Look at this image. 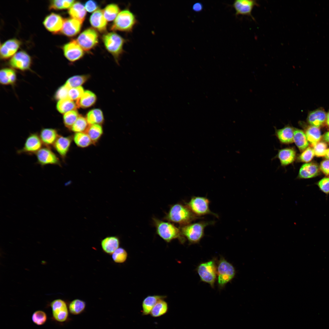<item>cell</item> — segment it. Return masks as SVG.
<instances>
[{
  "label": "cell",
  "instance_id": "obj_18",
  "mask_svg": "<svg viewBox=\"0 0 329 329\" xmlns=\"http://www.w3.org/2000/svg\"><path fill=\"white\" fill-rule=\"evenodd\" d=\"M82 23L77 19L70 18L64 20L61 30L62 33L68 37H72L80 32Z\"/></svg>",
  "mask_w": 329,
  "mask_h": 329
},
{
  "label": "cell",
  "instance_id": "obj_35",
  "mask_svg": "<svg viewBox=\"0 0 329 329\" xmlns=\"http://www.w3.org/2000/svg\"><path fill=\"white\" fill-rule=\"evenodd\" d=\"M85 133L88 135L92 143H95L101 136L103 130L100 124H93L89 125Z\"/></svg>",
  "mask_w": 329,
  "mask_h": 329
},
{
  "label": "cell",
  "instance_id": "obj_22",
  "mask_svg": "<svg viewBox=\"0 0 329 329\" xmlns=\"http://www.w3.org/2000/svg\"><path fill=\"white\" fill-rule=\"evenodd\" d=\"M319 168L314 163L310 162L303 164L299 170L298 178L306 179L315 177L319 174Z\"/></svg>",
  "mask_w": 329,
  "mask_h": 329
},
{
  "label": "cell",
  "instance_id": "obj_50",
  "mask_svg": "<svg viewBox=\"0 0 329 329\" xmlns=\"http://www.w3.org/2000/svg\"><path fill=\"white\" fill-rule=\"evenodd\" d=\"M98 8V5L96 2L93 0H89L85 4V8L86 10L89 12H92L95 11Z\"/></svg>",
  "mask_w": 329,
  "mask_h": 329
},
{
  "label": "cell",
  "instance_id": "obj_8",
  "mask_svg": "<svg viewBox=\"0 0 329 329\" xmlns=\"http://www.w3.org/2000/svg\"><path fill=\"white\" fill-rule=\"evenodd\" d=\"M210 201L206 197L193 196L186 205L196 216L199 217L206 215H211L217 218L218 215L211 211L209 208Z\"/></svg>",
  "mask_w": 329,
  "mask_h": 329
},
{
  "label": "cell",
  "instance_id": "obj_15",
  "mask_svg": "<svg viewBox=\"0 0 329 329\" xmlns=\"http://www.w3.org/2000/svg\"><path fill=\"white\" fill-rule=\"evenodd\" d=\"M258 5L256 0H236L233 3L232 6L235 10L236 16H250L253 20H255L252 12L253 8Z\"/></svg>",
  "mask_w": 329,
  "mask_h": 329
},
{
  "label": "cell",
  "instance_id": "obj_39",
  "mask_svg": "<svg viewBox=\"0 0 329 329\" xmlns=\"http://www.w3.org/2000/svg\"><path fill=\"white\" fill-rule=\"evenodd\" d=\"M72 0H54L50 1L49 6L50 10H62L70 8L75 3Z\"/></svg>",
  "mask_w": 329,
  "mask_h": 329
},
{
  "label": "cell",
  "instance_id": "obj_56",
  "mask_svg": "<svg viewBox=\"0 0 329 329\" xmlns=\"http://www.w3.org/2000/svg\"><path fill=\"white\" fill-rule=\"evenodd\" d=\"M324 157L327 159L329 160V148H328L326 150L325 152Z\"/></svg>",
  "mask_w": 329,
  "mask_h": 329
},
{
  "label": "cell",
  "instance_id": "obj_9",
  "mask_svg": "<svg viewBox=\"0 0 329 329\" xmlns=\"http://www.w3.org/2000/svg\"><path fill=\"white\" fill-rule=\"evenodd\" d=\"M84 51H88L94 47L98 41V35L94 29L88 28L82 32L76 40Z\"/></svg>",
  "mask_w": 329,
  "mask_h": 329
},
{
  "label": "cell",
  "instance_id": "obj_48",
  "mask_svg": "<svg viewBox=\"0 0 329 329\" xmlns=\"http://www.w3.org/2000/svg\"><path fill=\"white\" fill-rule=\"evenodd\" d=\"M69 88L65 84L60 87L57 90L55 97L56 99L58 100L65 99L68 98V94Z\"/></svg>",
  "mask_w": 329,
  "mask_h": 329
},
{
  "label": "cell",
  "instance_id": "obj_47",
  "mask_svg": "<svg viewBox=\"0 0 329 329\" xmlns=\"http://www.w3.org/2000/svg\"><path fill=\"white\" fill-rule=\"evenodd\" d=\"M327 144L324 142H319L313 147L315 155L317 157L324 156L327 149Z\"/></svg>",
  "mask_w": 329,
  "mask_h": 329
},
{
  "label": "cell",
  "instance_id": "obj_34",
  "mask_svg": "<svg viewBox=\"0 0 329 329\" xmlns=\"http://www.w3.org/2000/svg\"><path fill=\"white\" fill-rule=\"evenodd\" d=\"M86 304L84 301L76 299L71 301L68 305L69 313L73 315H80L83 313L86 309Z\"/></svg>",
  "mask_w": 329,
  "mask_h": 329
},
{
  "label": "cell",
  "instance_id": "obj_28",
  "mask_svg": "<svg viewBox=\"0 0 329 329\" xmlns=\"http://www.w3.org/2000/svg\"><path fill=\"white\" fill-rule=\"evenodd\" d=\"M68 12L72 18L80 21L82 23L84 20L86 15L85 7L80 2H75L69 9Z\"/></svg>",
  "mask_w": 329,
  "mask_h": 329
},
{
  "label": "cell",
  "instance_id": "obj_7",
  "mask_svg": "<svg viewBox=\"0 0 329 329\" xmlns=\"http://www.w3.org/2000/svg\"><path fill=\"white\" fill-rule=\"evenodd\" d=\"M102 39L106 49L118 61L124 52L123 47L126 40L114 32L105 34Z\"/></svg>",
  "mask_w": 329,
  "mask_h": 329
},
{
  "label": "cell",
  "instance_id": "obj_11",
  "mask_svg": "<svg viewBox=\"0 0 329 329\" xmlns=\"http://www.w3.org/2000/svg\"><path fill=\"white\" fill-rule=\"evenodd\" d=\"M43 145L39 135L37 133H31L26 139L22 148L18 150L17 153L29 155L36 154L43 147Z\"/></svg>",
  "mask_w": 329,
  "mask_h": 329
},
{
  "label": "cell",
  "instance_id": "obj_42",
  "mask_svg": "<svg viewBox=\"0 0 329 329\" xmlns=\"http://www.w3.org/2000/svg\"><path fill=\"white\" fill-rule=\"evenodd\" d=\"M79 116L77 111L76 110L71 111L65 113L63 116V119L65 126L71 129Z\"/></svg>",
  "mask_w": 329,
  "mask_h": 329
},
{
  "label": "cell",
  "instance_id": "obj_32",
  "mask_svg": "<svg viewBox=\"0 0 329 329\" xmlns=\"http://www.w3.org/2000/svg\"><path fill=\"white\" fill-rule=\"evenodd\" d=\"M77 107L76 103L68 98L59 100L56 105L57 110L62 114L76 110Z\"/></svg>",
  "mask_w": 329,
  "mask_h": 329
},
{
  "label": "cell",
  "instance_id": "obj_5",
  "mask_svg": "<svg viewBox=\"0 0 329 329\" xmlns=\"http://www.w3.org/2000/svg\"><path fill=\"white\" fill-rule=\"evenodd\" d=\"M235 274L236 270L233 265L221 256L217 264V280L219 288H224L228 283L232 281Z\"/></svg>",
  "mask_w": 329,
  "mask_h": 329
},
{
  "label": "cell",
  "instance_id": "obj_3",
  "mask_svg": "<svg viewBox=\"0 0 329 329\" xmlns=\"http://www.w3.org/2000/svg\"><path fill=\"white\" fill-rule=\"evenodd\" d=\"M157 234L164 240L169 242L173 239H178L180 243H183L186 239L182 235L180 229L169 222L153 219Z\"/></svg>",
  "mask_w": 329,
  "mask_h": 329
},
{
  "label": "cell",
  "instance_id": "obj_13",
  "mask_svg": "<svg viewBox=\"0 0 329 329\" xmlns=\"http://www.w3.org/2000/svg\"><path fill=\"white\" fill-rule=\"evenodd\" d=\"M62 49L64 56L69 61L73 62L82 58L84 55L83 50L76 40H73L65 44Z\"/></svg>",
  "mask_w": 329,
  "mask_h": 329
},
{
  "label": "cell",
  "instance_id": "obj_29",
  "mask_svg": "<svg viewBox=\"0 0 329 329\" xmlns=\"http://www.w3.org/2000/svg\"><path fill=\"white\" fill-rule=\"evenodd\" d=\"M294 142L300 151H303L309 146L305 133L302 130L294 128Z\"/></svg>",
  "mask_w": 329,
  "mask_h": 329
},
{
  "label": "cell",
  "instance_id": "obj_21",
  "mask_svg": "<svg viewBox=\"0 0 329 329\" xmlns=\"http://www.w3.org/2000/svg\"><path fill=\"white\" fill-rule=\"evenodd\" d=\"M90 22L92 26L98 31L103 32L106 31L107 20L103 10L99 9L94 12L90 17Z\"/></svg>",
  "mask_w": 329,
  "mask_h": 329
},
{
  "label": "cell",
  "instance_id": "obj_24",
  "mask_svg": "<svg viewBox=\"0 0 329 329\" xmlns=\"http://www.w3.org/2000/svg\"><path fill=\"white\" fill-rule=\"evenodd\" d=\"M294 128L288 124L281 129H276L275 134L281 143L289 144L294 142Z\"/></svg>",
  "mask_w": 329,
  "mask_h": 329
},
{
  "label": "cell",
  "instance_id": "obj_20",
  "mask_svg": "<svg viewBox=\"0 0 329 329\" xmlns=\"http://www.w3.org/2000/svg\"><path fill=\"white\" fill-rule=\"evenodd\" d=\"M70 136L59 135L53 147L62 159H64L69 150L72 142Z\"/></svg>",
  "mask_w": 329,
  "mask_h": 329
},
{
  "label": "cell",
  "instance_id": "obj_31",
  "mask_svg": "<svg viewBox=\"0 0 329 329\" xmlns=\"http://www.w3.org/2000/svg\"><path fill=\"white\" fill-rule=\"evenodd\" d=\"M96 100V97L94 94L87 90L84 91L81 97L76 103L78 107L87 108L93 105Z\"/></svg>",
  "mask_w": 329,
  "mask_h": 329
},
{
  "label": "cell",
  "instance_id": "obj_43",
  "mask_svg": "<svg viewBox=\"0 0 329 329\" xmlns=\"http://www.w3.org/2000/svg\"><path fill=\"white\" fill-rule=\"evenodd\" d=\"M128 253L126 250L122 247H119L112 254L113 261L117 263H122L126 260Z\"/></svg>",
  "mask_w": 329,
  "mask_h": 329
},
{
  "label": "cell",
  "instance_id": "obj_14",
  "mask_svg": "<svg viewBox=\"0 0 329 329\" xmlns=\"http://www.w3.org/2000/svg\"><path fill=\"white\" fill-rule=\"evenodd\" d=\"M31 63L30 56L25 51H20L10 59L9 64L12 68L22 71L29 69Z\"/></svg>",
  "mask_w": 329,
  "mask_h": 329
},
{
  "label": "cell",
  "instance_id": "obj_38",
  "mask_svg": "<svg viewBox=\"0 0 329 329\" xmlns=\"http://www.w3.org/2000/svg\"><path fill=\"white\" fill-rule=\"evenodd\" d=\"M73 140L78 146L82 148L87 147L93 143L90 138L85 132L76 133L73 136Z\"/></svg>",
  "mask_w": 329,
  "mask_h": 329
},
{
  "label": "cell",
  "instance_id": "obj_44",
  "mask_svg": "<svg viewBox=\"0 0 329 329\" xmlns=\"http://www.w3.org/2000/svg\"><path fill=\"white\" fill-rule=\"evenodd\" d=\"M47 316L46 313L42 310H37L34 312L32 316V321L37 325H41L46 322Z\"/></svg>",
  "mask_w": 329,
  "mask_h": 329
},
{
  "label": "cell",
  "instance_id": "obj_33",
  "mask_svg": "<svg viewBox=\"0 0 329 329\" xmlns=\"http://www.w3.org/2000/svg\"><path fill=\"white\" fill-rule=\"evenodd\" d=\"M162 299L159 300L152 308L150 315L153 317H161L166 314L168 310V303Z\"/></svg>",
  "mask_w": 329,
  "mask_h": 329
},
{
  "label": "cell",
  "instance_id": "obj_17",
  "mask_svg": "<svg viewBox=\"0 0 329 329\" xmlns=\"http://www.w3.org/2000/svg\"><path fill=\"white\" fill-rule=\"evenodd\" d=\"M20 42L16 39H12L5 42L1 45L0 57L2 59H7L16 54L20 45Z\"/></svg>",
  "mask_w": 329,
  "mask_h": 329
},
{
  "label": "cell",
  "instance_id": "obj_23",
  "mask_svg": "<svg viewBox=\"0 0 329 329\" xmlns=\"http://www.w3.org/2000/svg\"><path fill=\"white\" fill-rule=\"evenodd\" d=\"M326 116L325 111L322 109L319 108L310 112L307 119L310 125L319 128L326 122Z\"/></svg>",
  "mask_w": 329,
  "mask_h": 329
},
{
  "label": "cell",
  "instance_id": "obj_53",
  "mask_svg": "<svg viewBox=\"0 0 329 329\" xmlns=\"http://www.w3.org/2000/svg\"><path fill=\"white\" fill-rule=\"evenodd\" d=\"M6 71L10 84L13 83L16 80V75L15 71L10 68H6Z\"/></svg>",
  "mask_w": 329,
  "mask_h": 329
},
{
  "label": "cell",
  "instance_id": "obj_2",
  "mask_svg": "<svg viewBox=\"0 0 329 329\" xmlns=\"http://www.w3.org/2000/svg\"><path fill=\"white\" fill-rule=\"evenodd\" d=\"M213 221H201L181 226L180 230L183 236L189 245L199 243L204 235V230L207 226L214 225Z\"/></svg>",
  "mask_w": 329,
  "mask_h": 329
},
{
  "label": "cell",
  "instance_id": "obj_27",
  "mask_svg": "<svg viewBox=\"0 0 329 329\" xmlns=\"http://www.w3.org/2000/svg\"><path fill=\"white\" fill-rule=\"evenodd\" d=\"M120 241L116 236H111L105 238L101 241L103 250L106 253L112 254L119 248Z\"/></svg>",
  "mask_w": 329,
  "mask_h": 329
},
{
  "label": "cell",
  "instance_id": "obj_36",
  "mask_svg": "<svg viewBox=\"0 0 329 329\" xmlns=\"http://www.w3.org/2000/svg\"><path fill=\"white\" fill-rule=\"evenodd\" d=\"M86 119L89 125L102 124L104 121V116L102 111L99 109L90 111L87 115Z\"/></svg>",
  "mask_w": 329,
  "mask_h": 329
},
{
  "label": "cell",
  "instance_id": "obj_12",
  "mask_svg": "<svg viewBox=\"0 0 329 329\" xmlns=\"http://www.w3.org/2000/svg\"><path fill=\"white\" fill-rule=\"evenodd\" d=\"M38 164L42 166L48 164L61 166L60 160L51 148L42 147L35 154Z\"/></svg>",
  "mask_w": 329,
  "mask_h": 329
},
{
  "label": "cell",
  "instance_id": "obj_19",
  "mask_svg": "<svg viewBox=\"0 0 329 329\" xmlns=\"http://www.w3.org/2000/svg\"><path fill=\"white\" fill-rule=\"evenodd\" d=\"M39 135L43 144L51 148L59 136L57 130L52 128L42 129Z\"/></svg>",
  "mask_w": 329,
  "mask_h": 329
},
{
  "label": "cell",
  "instance_id": "obj_37",
  "mask_svg": "<svg viewBox=\"0 0 329 329\" xmlns=\"http://www.w3.org/2000/svg\"><path fill=\"white\" fill-rule=\"evenodd\" d=\"M104 15L106 20L111 21L115 19L120 12L118 5L115 4L108 5L103 10Z\"/></svg>",
  "mask_w": 329,
  "mask_h": 329
},
{
  "label": "cell",
  "instance_id": "obj_51",
  "mask_svg": "<svg viewBox=\"0 0 329 329\" xmlns=\"http://www.w3.org/2000/svg\"><path fill=\"white\" fill-rule=\"evenodd\" d=\"M0 82L3 85L10 84L7 75L6 68L3 69L0 72Z\"/></svg>",
  "mask_w": 329,
  "mask_h": 329
},
{
  "label": "cell",
  "instance_id": "obj_1",
  "mask_svg": "<svg viewBox=\"0 0 329 329\" xmlns=\"http://www.w3.org/2000/svg\"><path fill=\"white\" fill-rule=\"evenodd\" d=\"M196 216L186 205L175 204L170 208L165 218L168 221L178 223L181 226L192 223L198 219L203 218Z\"/></svg>",
  "mask_w": 329,
  "mask_h": 329
},
{
  "label": "cell",
  "instance_id": "obj_52",
  "mask_svg": "<svg viewBox=\"0 0 329 329\" xmlns=\"http://www.w3.org/2000/svg\"><path fill=\"white\" fill-rule=\"evenodd\" d=\"M320 169L326 175H329V160L326 159L320 164Z\"/></svg>",
  "mask_w": 329,
  "mask_h": 329
},
{
  "label": "cell",
  "instance_id": "obj_6",
  "mask_svg": "<svg viewBox=\"0 0 329 329\" xmlns=\"http://www.w3.org/2000/svg\"><path fill=\"white\" fill-rule=\"evenodd\" d=\"M216 259L200 263L196 268L200 281L208 284L214 288L217 279V263Z\"/></svg>",
  "mask_w": 329,
  "mask_h": 329
},
{
  "label": "cell",
  "instance_id": "obj_40",
  "mask_svg": "<svg viewBox=\"0 0 329 329\" xmlns=\"http://www.w3.org/2000/svg\"><path fill=\"white\" fill-rule=\"evenodd\" d=\"M89 125L86 118L79 115L71 130L76 133L85 132Z\"/></svg>",
  "mask_w": 329,
  "mask_h": 329
},
{
  "label": "cell",
  "instance_id": "obj_57",
  "mask_svg": "<svg viewBox=\"0 0 329 329\" xmlns=\"http://www.w3.org/2000/svg\"><path fill=\"white\" fill-rule=\"evenodd\" d=\"M326 122L327 125L328 126H329V111L327 112V116Z\"/></svg>",
  "mask_w": 329,
  "mask_h": 329
},
{
  "label": "cell",
  "instance_id": "obj_25",
  "mask_svg": "<svg viewBox=\"0 0 329 329\" xmlns=\"http://www.w3.org/2000/svg\"><path fill=\"white\" fill-rule=\"evenodd\" d=\"M166 296L153 295H149L145 298L142 303V314L143 316L150 314V312L155 304L160 300L165 299Z\"/></svg>",
  "mask_w": 329,
  "mask_h": 329
},
{
  "label": "cell",
  "instance_id": "obj_55",
  "mask_svg": "<svg viewBox=\"0 0 329 329\" xmlns=\"http://www.w3.org/2000/svg\"><path fill=\"white\" fill-rule=\"evenodd\" d=\"M324 140L326 143L329 144V131L326 132L323 137Z\"/></svg>",
  "mask_w": 329,
  "mask_h": 329
},
{
  "label": "cell",
  "instance_id": "obj_4",
  "mask_svg": "<svg viewBox=\"0 0 329 329\" xmlns=\"http://www.w3.org/2000/svg\"><path fill=\"white\" fill-rule=\"evenodd\" d=\"M138 23L136 15L129 9H126L119 13L111 27V30L131 33Z\"/></svg>",
  "mask_w": 329,
  "mask_h": 329
},
{
  "label": "cell",
  "instance_id": "obj_10",
  "mask_svg": "<svg viewBox=\"0 0 329 329\" xmlns=\"http://www.w3.org/2000/svg\"><path fill=\"white\" fill-rule=\"evenodd\" d=\"M53 319L56 322L63 323L69 319L68 306L66 302L61 299H57L50 304Z\"/></svg>",
  "mask_w": 329,
  "mask_h": 329
},
{
  "label": "cell",
  "instance_id": "obj_26",
  "mask_svg": "<svg viewBox=\"0 0 329 329\" xmlns=\"http://www.w3.org/2000/svg\"><path fill=\"white\" fill-rule=\"evenodd\" d=\"M296 155V151L294 149L287 147L279 150L277 157L281 165L282 166H286L294 161Z\"/></svg>",
  "mask_w": 329,
  "mask_h": 329
},
{
  "label": "cell",
  "instance_id": "obj_46",
  "mask_svg": "<svg viewBox=\"0 0 329 329\" xmlns=\"http://www.w3.org/2000/svg\"><path fill=\"white\" fill-rule=\"evenodd\" d=\"M315 154L313 149L310 147H308L299 155V160L302 162H308L313 158Z\"/></svg>",
  "mask_w": 329,
  "mask_h": 329
},
{
  "label": "cell",
  "instance_id": "obj_54",
  "mask_svg": "<svg viewBox=\"0 0 329 329\" xmlns=\"http://www.w3.org/2000/svg\"><path fill=\"white\" fill-rule=\"evenodd\" d=\"M203 9L202 4L200 2L195 3L193 6V10L195 12H198L202 10Z\"/></svg>",
  "mask_w": 329,
  "mask_h": 329
},
{
  "label": "cell",
  "instance_id": "obj_16",
  "mask_svg": "<svg viewBox=\"0 0 329 329\" xmlns=\"http://www.w3.org/2000/svg\"><path fill=\"white\" fill-rule=\"evenodd\" d=\"M64 21L60 15L52 12L44 18L43 24L49 31L56 34L61 31Z\"/></svg>",
  "mask_w": 329,
  "mask_h": 329
},
{
  "label": "cell",
  "instance_id": "obj_41",
  "mask_svg": "<svg viewBox=\"0 0 329 329\" xmlns=\"http://www.w3.org/2000/svg\"><path fill=\"white\" fill-rule=\"evenodd\" d=\"M88 76L86 75L75 76L69 78L65 84L69 88L80 86L87 80Z\"/></svg>",
  "mask_w": 329,
  "mask_h": 329
},
{
  "label": "cell",
  "instance_id": "obj_49",
  "mask_svg": "<svg viewBox=\"0 0 329 329\" xmlns=\"http://www.w3.org/2000/svg\"><path fill=\"white\" fill-rule=\"evenodd\" d=\"M319 189L326 194H329V177H324L317 183Z\"/></svg>",
  "mask_w": 329,
  "mask_h": 329
},
{
  "label": "cell",
  "instance_id": "obj_30",
  "mask_svg": "<svg viewBox=\"0 0 329 329\" xmlns=\"http://www.w3.org/2000/svg\"><path fill=\"white\" fill-rule=\"evenodd\" d=\"M307 140L313 147L320 141L321 136L319 127L311 126L306 128L305 133Z\"/></svg>",
  "mask_w": 329,
  "mask_h": 329
},
{
  "label": "cell",
  "instance_id": "obj_45",
  "mask_svg": "<svg viewBox=\"0 0 329 329\" xmlns=\"http://www.w3.org/2000/svg\"><path fill=\"white\" fill-rule=\"evenodd\" d=\"M84 91L81 86L71 88L68 92V98L73 101H77L81 97Z\"/></svg>",
  "mask_w": 329,
  "mask_h": 329
}]
</instances>
